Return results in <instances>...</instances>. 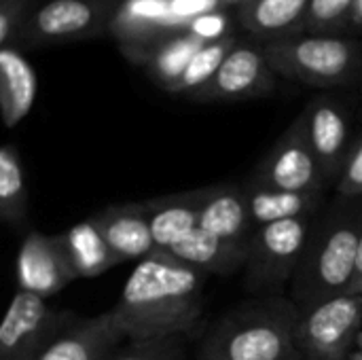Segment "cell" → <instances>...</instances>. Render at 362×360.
I'll return each instance as SVG.
<instances>
[{"label":"cell","instance_id":"d6986e66","mask_svg":"<svg viewBox=\"0 0 362 360\" xmlns=\"http://www.w3.org/2000/svg\"><path fill=\"white\" fill-rule=\"evenodd\" d=\"M168 252H172L176 259L189 263L191 267L214 274V276H233L240 269H244L248 259V248L225 242L202 227L193 229L187 238H182L178 244H174Z\"/></svg>","mask_w":362,"mask_h":360},{"label":"cell","instance_id":"30bf717a","mask_svg":"<svg viewBox=\"0 0 362 360\" xmlns=\"http://www.w3.org/2000/svg\"><path fill=\"white\" fill-rule=\"evenodd\" d=\"M276 70L269 66L261 40H238L214 79L191 95L193 102H242L265 98L276 89Z\"/></svg>","mask_w":362,"mask_h":360},{"label":"cell","instance_id":"83f0119b","mask_svg":"<svg viewBox=\"0 0 362 360\" xmlns=\"http://www.w3.org/2000/svg\"><path fill=\"white\" fill-rule=\"evenodd\" d=\"M335 191L346 199H362V134L352 140L350 153L337 178Z\"/></svg>","mask_w":362,"mask_h":360},{"label":"cell","instance_id":"7402d4cb","mask_svg":"<svg viewBox=\"0 0 362 360\" xmlns=\"http://www.w3.org/2000/svg\"><path fill=\"white\" fill-rule=\"evenodd\" d=\"M59 236L68 250L76 278H98L115 265H119V259L108 246L95 216H89L72 225L68 231Z\"/></svg>","mask_w":362,"mask_h":360},{"label":"cell","instance_id":"cb8c5ba5","mask_svg":"<svg viewBox=\"0 0 362 360\" xmlns=\"http://www.w3.org/2000/svg\"><path fill=\"white\" fill-rule=\"evenodd\" d=\"M238 45V36L235 34H227L223 38L210 40L206 47H202L193 59L189 62V66L185 68V72L178 76V81L168 89V93L172 95H195L199 89H204L214 74L218 72L221 64L225 62V57L229 55V51Z\"/></svg>","mask_w":362,"mask_h":360},{"label":"cell","instance_id":"d4e9b609","mask_svg":"<svg viewBox=\"0 0 362 360\" xmlns=\"http://www.w3.org/2000/svg\"><path fill=\"white\" fill-rule=\"evenodd\" d=\"M358 0H312L301 34L339 36L356 21Z\"/></svg>","mask_w":362,"mask_h":360},{"label":"cell","instance_id":"4316f807","mask_svg":"<svg viewBox=\"0 0 362 360\" xmlns=\"http://www.w3.org/2000/svg\"><path fill=\"white\" fill-rule=\"evenodd\" d=\"M34 11V0H0V45H15L21 28L25 25L30 13Z\"/></svg>","mask_w":362,"mask_h":360},{"label":"cell","instance_id":"277c9868","mask_svg":"<svg viewBox=\"0 0 362 360\" xmlns=\"http://www.w3.org/2000/svg\"><path fill=\"white\" fill-rule=\"evenodd\" d=\"M261 42L278 76L310 87L350 85L362 70V45L344 36L293 34Z\"/></svg>","mask_w":362,"mask_h":360},{"label":"cell","instance_id":"3957f363","mask_svg":"<svg viewBox=\"0 0 362 360\" xmlns=\"http://www.w3.org/2000/svg\"><path fill=\"white\" fill-rule=\"evenodd\" d=\"M299 314L286 295L246 301L208 329L197 360H303L295 344Z\"/></svg>","mask_w":362,"mask_h":360},{"label":"cell","instance_id":"ac0fdd59","mask_svg":"<svg viewBox=\"0 0 362 360\" xmlns=\"http://www.w3.org/2000/svg\"><path fill=\"white\" fill-rule=\"evenodd\" d=\"M204 187L146 199L151 233L159 250H170L193 229L199 227V206Z\"/></svg>","mask_w":362,"mask_h":360},{"label":"cell","instance_id":"5b68a950","mask_svg":"<svg viewBox=\"0 0 362 360\" xmlns=\"http://www.w3.org/2000/svg\"><path fill=\"white\" fill-rule=\"evenodd\" d=\"M314 216L255 229L244 265V289L255 297L284 295L303 257Z\"/></svg>","mask_w":362,"mask_h":360},{"label":"cell","instance_id":"6da1fadb","mask_svg":"<svg viewBox=\"0 0 362 360\" xmlns=\"http://www.w3.org/2000/svg\"><path fill=\"white\" fill-rule=\"evenodd\" d=\"M206 278L168 250L138 261L112 308L125 339L153 342L193 331L204 314Z\"/></svg>","mask_w":362,"mask_h":360},{"label":"cell","instance_id":"7c38bea8","mask_svg":"<svg viewBox=\"0 0 362 360\" xmlns=\"http://www.w3.org/2000/svg\"><path fill=\"white\" fill-rule=\"evenodd\" d=\"M305 125L312 151L325 170L331 187L337 185L346 157L350 153V123L341 102L331 95H316L305 108Z\"/></svg>","mask_w":362,"mask_h":360},{"label":"cell","instance_id":"484cf974","mask_svg":"<svg viewBox=\"0 0 362 360\" xmlns=\"http://www.w3.org/2000/svg\"><path fill=\"white\" fill-rule=\"evenodd\" d=\"M187 344L185 335L153 339V342H129V346L108 360H185Z\"/></svg>","mask_w":362,"mask_h":360},{"label":"cell","instance_id":"8992f818","mask_svg":"<svg viewBox=\"0 0 362 360\" xmlns=\"http://www.w3.org/2000/svg\"><path fill=\"white\" fill-rule=\"evenodd\" d=\"M123 0H47L30 13L15 42L23 47H49L102 36Z\"/></svg>","mask_w":362,"mask_h":360},{"label":"cell","instance_id":"5bb4252c","mask_svg":"<svg viewBox=\"0 0 362 360\" xmlns=\"http://www.w3.org/2000/svg\"><path fill=\"white\" fill-rule=\"evenodd\" d=\"M108 246L117 255L119 263L123 261H142L148 255H153L157 248L148 212L144 202L136 204H110L104 210L93 214Z\"/></svg>","mask_w":362,"mask_h":360},{"label":"cell","instance_id":"f1b7e54d","mask_svg":"<svg viewBox=\"0 0 362 360\" xmlns=\"http://www.w3.org/2000/svg\"><path fill=\"white\" fill-rule=\"evenodd\" d=\"M352 295H362V236H361V248H358V261H356V272H354V280L350 286Z\"/></svg>","mask_w":362,"mask_h":360},{"label":"cell","instance_id":"e0dca14e","mask_svg":"<svg viewBox=\"0 0 362 360\" xmlns=\"http://www.w3.org/2000/svg\"><path fill=\"white\" fill-rule=\"evenodd\" d=\"M38 93V79L32 64L23 57L19 47L8 45L0 49V110L8 129L17 127L34 108Z\"/></svg>","mask_w":362,"mask_h":360},{"label":"cell","instance_id":"2e32d148","mask_svg":"<svg viewBox=\"0 0 362 360\" xmlns=\"http://www.w3.org/2000/svg\"><path fill=\"white\" fill-rule=\"evenodd\" d=\"M246 199H248V212L255 229L291 221V219H308L316 216L327 204L329 191H314V193H293V191H276L269 187H263L255 180L244 182Z\"/></svg>","mask_w":362,"mask_h":360},{"label":"cell","instance_id":"ba28073f","mask_svg":"<svg viewBox=\"0 0 362 360\" xmlns=\"http://www.w3.org/2000/svg\"><path fill=\"white\" fill-rule=\"evenodd\" d=\"M362 329V295H341L299 314L295 344L303 360H350Z\"/></svg>","mask_w":362,"mask_h":360},{"label":"cell","instance_id":"9c48e42d","mask_svg":"<svg viewBox=\"0 0 362 360\" xmlns=\"http://www.w3.org/2000/svg\"><path fill=\"white\" fill-rule=\"evenodd\" d=\"M250 180L276 191L293 193H314L331 189L325 170L312 151L303 112L278 138V142L252 172Z\"/></svg>","mask_w":362,"mask_h":360},{"label":"cell","instance_id":"603a6c76","mask_svg":"<svg viewBox=\"0 0 362 360\" xmlns=\"http://www.w3.org/2000/svg\"><path fill=\"white\" fill-rule=\"evenodd\" d=\"M17 144L0 149V219L11 227H23L28 219V185Z\"/></svg>","mask_w":362,"mask_h":360},{"label":"cell","instance_id":"8fae6325","mask_svg":"<svg viewBox=\"0 0 362 360\" xmlns=\"http://www.w3.org/2000/svg\"><path fill=\"white\" fill-rule=\"evenodd\" d=\"M76 280V272L62 242V236H45L30 229L21 240L15 259V284L19 291L51 299Z\"/></svg>","mask_w":362,"mask_h":360},{"label":"cell","instance_id":"7a4b0ae2","mask_svg":"<svg viewBox=\"0 0 362 360\" xmlns=\"http://www.w3.org/2000/svg\"><path fill=\"white\" fill-rule=\"evenodd\" d=\"M362 236V199H331L312 223V231L288 286L291 301L308 312L350 293Z\"/></svg>","mask_w":362,"mask_h":360},{"label":"cell","instance_id":"4fadbf2b","mask_svg":"<svg viewBox=\"0 0 362 360\" xmlns=\"http://www.w3.org/2000/svg\"><path fill=\"white\" fill-rule=\"evenodd\" d=\"M199 227L225 242L248 248L255 225L248 212L244 185H212L204 187L199 206Z\"/></svg>","mask_w":362,"mask_h":360},{"label":"cell","instance_id":"9a60e30c","mask_svg":"<svg viewBox=\"0 0 362 360\" xmlns=\"http://www.w3.org/2000/svg\"><path fill=\"white\" fill-rule=\"evenodd\" d=\"M123 339L125 335L110 308L100 316L74 325L36 360H108L117 354L115 350Z\"/></svg>","mask_w":362,"mask_h":360},{"label":"cell","instance_id":"52a82bcc","mask_svg":"<svg viewBox=\"0 0 362 360\" xmlns=\"http://www.w3.org/2000/svg\"><path fill=\"white\" fill-rule=\"evenodd\" d=\"M81 320L47 299L17 291L0 325V360H36Z\"/></svg>","mask_w":362,"mask_h":360},{"label":"cell","instance_id":"44dd1931","mask_svg":"<svg viewBox=\"0 0 362 360\" xmlns=\"http://www.w3.org/2000/svg\"><path fill=\"white\" fill-rule=\"evenodd\" d=\"M208 42L210 40L202 38L199 34H195L191 30L174 32V34L163 36L161 40L153 42L146 51H142L136 57V64H140L146 70V74L161 89L168 91L178 81V76L185 72V68L189 66L193 55Z\"/></svg>","mask_w":362,"mask_h":360},{"label":"cell","instance_id":"ffe728a7","mask_svg":"<svg viewBox=\"0 0 362 360\" xmlns=\"http://www.w3.org/2000/svg\"><path fill=\"white\" fill-rule=\"evenodd\" d=\"M312 0H244L238 6L242 28L259 40L293 36L303 32V21Z\"/></svg>","mask_w":362,"mask_h":360}]
</instances>
